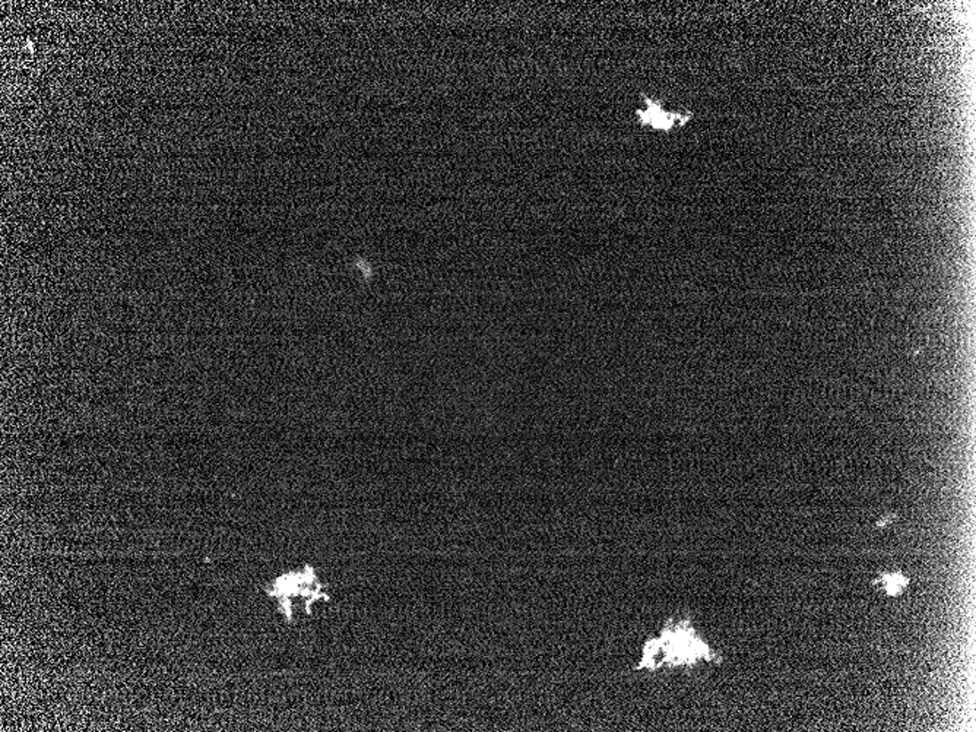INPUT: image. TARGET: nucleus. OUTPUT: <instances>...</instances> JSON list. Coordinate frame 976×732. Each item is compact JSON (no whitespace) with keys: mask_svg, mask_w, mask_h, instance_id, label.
<instances>
[{"mask_svg":"<svg viewBox=\"0 0 976 732\" xmlns=\"http://www.w3.org/2000/svg\"><path fill=\"white\" fill-rule=\"evenodd\" d=\"M701 660L720 662V658L706 642L702 641L690 618H685L669 621L660 630V637L649 639L644 644L641 660L635 669L653 671L660 667H693Z\"/></svg>","mask_w":976,"mask_h":732,"instance_id":"1","label":"nucleus"},{"mask_svg":"<svg viewBox=\"0 0 976 732\" xmlns=\"http://www.w3.org/2000/svg\"><path fill=\"white\" fill-rule=\"evenodd\" d=\"M322 589V585L317 584L316 575L315 570L307 568L306 572L303 573H287L273 582V589H269L268 593L275 598H280V609L282 610L287 620H291V602L292 596L303 595L310 596L313 602L317 598H328L324 593H319Z\"/></svg>","mask_w":976,"mask_h":732,"instance_id":"2","label":"nucleus"},{"mask_svg":"<svg viewBox=\"0 0 976 732\" xmlns=\"http://www.w3.org/2000/svg\"><path fill=\"white\" fill-rule=\"evenodd\" d=\"M646 105L648 108L644 112H637L639 117H641L642 124H649L655 129H660V130H669V129L676 124L677 114L672 113H667L660 107V105L653 103L652 100H646Z\"/></svg>","mask_w":976,"mask_h":732,"instance_id":"3","label":"nucleus"},{"mask_svg":"<svg viewBox=\"0 0 976 732\" xmlns=\"http://www.w3.org/2000/svg\"><path fill=\"white\" fill-rule=\"evenodd\" d=\"M881 584V589H885V593L888 596H896L904 593V589L906 588V585L909 584L908 577L904 576L902 573H885L881 575L879 579L876 580V585Z\"/></svg>","mask_w":976,"mask_h":732,"instance_id":"4","label":"nucleus"}]
</instances>
